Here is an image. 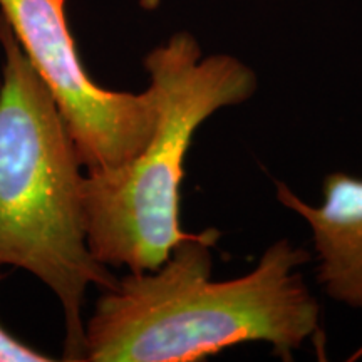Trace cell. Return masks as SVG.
<instances>
[{
  "mask_svg": "<svg viewBox=\"0 0 362 362\" xmlns=\"http://www.w3.org/2000/svg\"><path fill=\"white\" fill-rule=\"evenodd\" d=\"M277 198L312 230L317 282L332 300L362 309V178L330 173L324 180V200L312 206L282 181Z\"/></svg>",
  "mask_w": 362,
  "mask_h": 362,
  "instance_id": "5",
  "label": "cell"
},
{
  "mask_svg": "<svg viewBox=\"0 0 362 362\" xmlns=\"http://www.w3.org/2000/svg\"><path fill=\"white\" fill-rule=\"evenodd\" d=\"M158 98L146 146L112 170L86 171L83 202L89 250L106 267L133 274L156 270L188 232L181 228L185 158L198 128L216 111L247 103L255 71L230 54L203 56L192 33L180 30L143 59Z\"/></svg>",
  "mask_w": 362,
  "mask_h": 362,
  "instance_id": "3",
  "label": "cell"
},
{
  "mask_svg": "<svg viewBox=\"0 0 362 362\" xmlns=\"http://www.w3.org/2000/svg\"><path fill=\"white\" fill-rule=\"evenodd\" d=\"M0 267L24 269L64 310V361L83 362L90 285L117 279L89 250L78 149L51 90L0 13Z\"/></svg>",
  "mask_w": 362,
  "mask_h": 362,
  "instance_id": "2",
  "label": "cell"
},
{
  "mask_svg": "<svg viewBox=\"0 0 362 362\" xmlns=\"http://www.w3.org/2000/svg\"><path fill=\"white\" fill-rule=\"evenodd\" d=\"M215 228L181 240L156 270L117 279L84 324L83 362H194L238 344L293 352L319 332L320 307L298 272L310 253L288 238L247 275L215 282Z\"/></svg>",
  "mask_w": 362,
  "mask_h": 362,
  "instance_id": "1",
  "label": "cell"
},
{
  "mask_svg": "<svg viewBox=\"0 0 362 362\" xmlns=\"http://www.w3.org/2000/svg\"><path fill=\"white\" fill-rule=\"evenodd\" d=\"M153 4H156V0H146V6H153Z\"/></svg>",
  "mask_w": 362,
  "mask_h": 362,
  "instance_id": "7",
  "label": "cell"
},
{
  "mask_svg": "<svg viewBox=\"0 0 362 362\" xmlns=\"http://www.w3.org/2000/svg\"><path fill=\"white\" fill-rule=\"evenodd\" d=\"M67 0H0V13L51 90L86 171L112 170L146 146L158 119V98L103 88L84 69Z\"/></svg>",
  "mask_w": 362,
  "mask_h": 362,
  "instance_id": "4",
  "label": "cell"
},
{
  "mask_svg": "<svg viewBox=\"0 0 362 362\" xmlns=\"http://www.w3.org/2000/svg\"><path fill=\"white\" fill-rule=\"evenodd\" d=\"M2 280V275H0ZM51 356L27 346L0 325V362H51Z\"/></svg>",
  "mask_w": 362,
  "mask_h": 362,
  "instance_id": "6",
  "label": "cell"
}]
</instances>
